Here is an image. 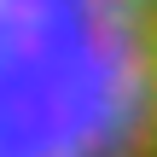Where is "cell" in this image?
Here are the masks:
<instances>
[{
	"label": "cell",
	"mask_w": 157,
	"mask_h": 157,
	"mask_svg": "<svg viewBox=\"0 0 157 157\" xmlns=\"http://www.w3.org/2000/svg\"><path fill=\"white\" fill-rule=\"evenodd\" d=\"M0 157H157V0H0Z\"/></svg>",
	"instance_id": "obj_1"
}]
</instances>
